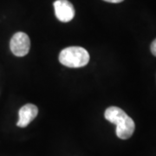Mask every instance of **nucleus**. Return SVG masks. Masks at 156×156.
<instances>
[{
	"label": "nucleus",
	"instance_id": "obj_2",
	"mask_svg": "<svg viewBox=\"0 0 156 156\" xmlns=\"http://www.w3.org/2000/svg\"><path fill=\"white\" fill-rule=\"evenodd\" d=\"M59 61L66 67H83L89 62V54L83 47L71 46L62 50L59 55Z\"/></svg>",
	"mask_w": 156,
	"mask_h": 156
},
{
	"label": "nucleus",
	"instance_id": "obj_4",
	"mask_svg": "<svg viewBox=\"0 0 156 156\" xmlns=\"http://www.w3.org/2000/svg\"><path fill=\"white\" fill-rule=\"evenodd\" d=\"M56 17L59 21L68 23L75 17V9L73 5L68 0H56L54 3Z\"/></svg>",
	"mask_w": 156,
	"mask_h": 156
},
{
	"label": "nucleus",
	"instance_id": "obj_6",
	"mask_svg": "<svg viewBox=\"0 0 156 156\" xmlns=\"http://www.w3.org/2000/svg\"><path fill=\"white\" fill-rule=\"evenodd\" d=\"M150 49L152 54H153L154 56H156V39H154V40L153 41V43L151 44Z\"/></svg>",
	"mask_w": 156,
	"mask_h": 156
},
{
	"label": "nucleus",
	"instance_id": "obj_7",
	"mask_svg": "<svg viewBox=\"0 0 156 156\" xmlns=\"http://www.w3.org/2000/svg\"><path fill=\"white\" fill-rule=\"evenodd\" d=\"M103 1H106V2H108V3H113V4H118V3H121L124 0H103Z\"/></svg>",
	"mask_w": 156,
	"mask_h": 156
},
{
	"label": "nucleus",
	"instance_id": "obj_1",
	"mask_svg": "<svg viewBox=\"0 0 156 156\" xmlns=\"http://www.w3.org/2000/svg\"><path fill=\"white\" fill-rule=\"evenodd\" d=\"M104 116L109 122L116 125L115 132L118 138L127 140L133 135L135 129L134 122L122 108L118 107H109L106 109Z\"/></svg>",
	"mask_w": 156,
	"mask_h": 156
},
{
	"label": "nucleus",
	"instance_id": "obj_3",
	"mask_svg": "<svg viewBox=\"0 0 156 156\" xmlns=\"http://www.w3.org/2000/svg\"><path fill=\"white\" fill-rule=\"evenodd\" d=\"M11 52L17 56H24L28 54L30 48V41L27 34L17 32L13 35L10 42Z\"/></svg>",
	"mask_w": 156,
	"mask_h": 156
},
{
	"label": "nucleus",
	"instance_id": "obj_5",
	"mask_svg": "<svg viewBox=\"0 0 156 156\" xmlns=\"http://www.w3.org/2000/svg\"><path fill=\"white\" fill-rule=\"evenodd\" d=\"M38 114L37 107L33 104H26L23 106L18 112V122L17 125L20 128H25L33 121Z\"/></svg>",
	"mask_w": 156,
	"mask_h": 156
}]
</instances>
